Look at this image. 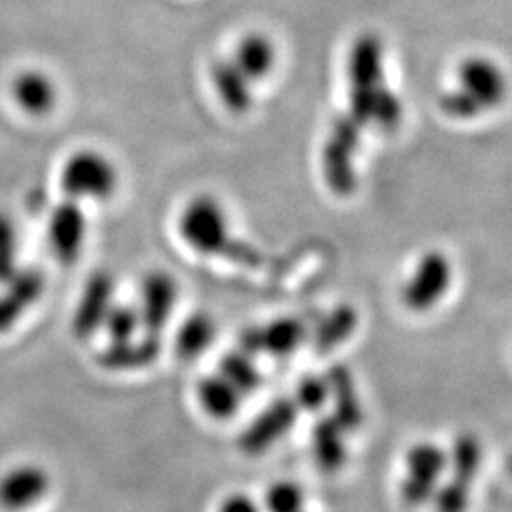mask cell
Segmentation results:
<instances>
[{"label":"cell","mask_w":512,"mask_h":512,"mask_svg":"<svg viewBox=\"0 0 512 512\" xmlns=\"http://www.w3.org/2000/svg\"><path fill=\"white\" fill-rule=\"evenodd\" d=\"M300 410L291 397L268 404L239 435V450L245 456H260L283 439L298 420Z\"/></svg>","instance_id":"cell-9"},{"label":"cell","mask_w":512,"mask_h":512,"mask_svg":"<svg viewBox=\"0 0 512 512\" xmlns=\"http://www.w3.org/2000/svg\"><path fill=\"white\" fill-rule=\"evenodd\" d=\"M302 512H308V511H302Z\"/></svg>","instance_id":"cell-34"},{"label":"cell","mask_w":512,"mask_h":512,"mask_svg":"<svg viewBox=\"0 0 512 512\" xmlns=\"http://www.w3.org/2000/svg\"><path fill=\"white\" fill-rule=\"evenodd\" d=\"M359 329V313L348 304H340L325 319L319 323V327L313 332V348L321 355H327L330 351L346 344L349 338Z\"/></svg>","instance_id":"cell-22"},{"label":"cell","mask_w":512,"mask_h":512,"mask_svg":"<svg viewBox=\"0 0 512 512\" xmlns=\"http://www.w3.org/2000/svg\"><path fill=\"white\" fill-rule=\"evenodd\" d=\"M230 57L238 65L239 71L255 84L274 73L277 48L268 35L247 33L239 38L236 50Z\"/></svg>","instance_id":"cell-18"},{"label":"cell","mask_w":512,"mask_h":512,"mask_svg":"<svg viewBox=\"0 0 512 512\" xmlns=\"http://www.w3.org/2000/svg\"><path fill=\"white\" fill-rule=\"evenodd\" d=\"M217 332L219 327L213 315L205 311H194L184 319L175 332V353L184 361L198 359L213 346V342L217 340Z\"/></svg>","instance_id":"cell-20"},{"label":"cell","mask_w":512,"mask_h":512,"mask_svg":"<svg viewBox=\"0 0 512 512\" xmlns=\"http://www.w3.org/2000/svg\"><path fill=\"white\" fill-rule=\"evenodd\" d=\"M4 285L6 291L18 300L23 310L27 311L37 304L46 291V277L37 268H19Z\"/></svg>","instance_id":"cell-28"},{"label":"cell","mask_w":512,"mask_h":512,"mask_svg":"<svg viewBox=\"0 0 512 512\" xmlns=\"http://www.w3.org/2000/svg\"><path fill=\"white\" fill-rule=\"evenodd\" d=\"M177 234L184 247L200 256L239 258L243 264H255V249L245 245L239 249L232 236V222L224 203L213 194H198L184 203L177 217Z\"/></svg>","instance_id":"cell-3"},{"label":"cell","mask_w":512,"mask_h":512,"mask_svg":"<svg viewBox=\"0 0 512 512\" xmlns=\"http://www.w3.org/2000/svg\"><path fill=\"white\" fill-rule=\"evenodd\" d=\"M217 512H264V509L253 495L234 492L220 501Z\"/></svg>","instance_id":"cell-32"},{"label":"cell","mask_w":512,"mask_h":512,"mask_svg":"<svg viewBox=\"0 0 512 512\" xmlns=\"http://www.w3.org/2000/svg\"><path fill=\"white\" fill-rule=\"evenodd\" d=\"M196 403L207 418L226 421L236 418L245 401V395L220 372L205 374L196 384Z\"/></svg>","instance_id":"cell-16"},{"label":"cell","mask_w":512,"mask_h":512,"mask_svg":"<svg viewBox=\"0 0 512 512\" xmlns=\"http://www.w3.org/2000/svg\"><path fill=\"white\" fill-rule=\"evenodd\" d=\"M363 131L348 112L340 114L329 129L321 152V175L330 192L338 198H349L359 186L357 156L361 150Z\"/></svg>","instance_id":"cell-5"},{"label":"cell","mask_w":512,"mask_h":512,"mask_svg":"<svg viewBox=\"0 0 512 512\" xmlns=\"http://www.w3.org/2000/svg\"><path fill=\"white\" fill-rule=\"evenodd\" d=\"M349 116L363 129L393 133L404 120V103L387 78L384 38L366 31L351 42L346 59Z\"/></svg>","instance_id":"cell-1"},{"label":"cell","mask_w":512,"mask_h":512,"mask_svg":"<svg viewBox=\"0 0 512 512\" xmlns=\"http://www.w3.org/2000/svg\"><path fill=\"white\" fill-rule=\"evenodd\" d=\"M162 355V336L143 332L137 338L110 344L97 355V363L110 372H139L154 365Z\"/></svg>","instance_id":"cell-13"},{"label":"cell","mask_w":512,"mask_h":512,"mask_svg":"<svg viewBox=\"0 0 512 512\" xmlns=\"http://www.w3.org/2000/svg\"><path fill=\"white\" fill-rule=\"evenodd\" d=\"M12 95L18 107L33 116H44L57 103V88L54 80L42 71L27 69L14 78Z\"/></svg>","instance_id":"cell-19"},{"label":"cell","mask_w":512,"mask_h":512,"mask_svg":"<svg viewBox=\"0 0 512 512\" xmlns=\"http://www.w3.org/2000/svg\"><path fill=\"white\" fill-rule=\"evenodd\" d=\"M264 512H302L306 511V492L293 480H277L262 499Z\"/></svg>","instance_id":"cell-26"},{"label":"cell","mask_w":512,"mask_h":512,"mask_svg":"<svg viewBox=\"0 0 512 512\" xmlns=\"http://www.w3.org/2000/svg\"><path fill=\"white\" fill-rule=\"evenodd\" d=\"M179 283L175 275L165 270H152L143 275L139 283L137 308L141 313L145 332L160 334L169 325L179 302Z\"/></svg>","instance_id":"cell-11"},{"label":"cell","mask_w":512,"mask_h":512,"mask_svg":"<svg viewBox=\"0 0 512 512\" xmlns=\"http://www.w3.org/2000/svg\"><path fill=\"white\" fill-rule=\"evenodd\" d=\"M348 431L332 416L321 418L311 429V456L321 473H340L349 459Z\"/></svg>","instance_id":"cell-14"},{"label":"cell","mask_w":512,"mask_h":512,"mask_svg":"<svg viewBox=\"0 0 512 512\" xmlns=\"http://www.w3.org/2000/svg\"><path fill=\"white\" fill-rule=\"evenodd\" d=\"M310 332L304 321L296 317H279L260 327V349L277 359L289 357L302 348Z\"/></svg>","instance_id":"cell-21"},{"label":"cell","mask_w":512,"mask_h":512,"mask_svg":"<svg viewBox=\"0 0 512 512\" xmlns=\"http://www.w3.org/2000/svg\"><path fill=\"white\" fill-rule=\"evenodd\" d=\"M224 378H228L239 391L249 397L262 385V372L256 365L255 357L247 355L241 349H232L220 359L219 368Z\"/></svg>","instance_id":"cell-24"},{"label":"cell","mask_w":512,"mask_h":512,"mask_svg":"<svg viewBox=\"0 0 512 512\" xmlns=\"http://www.w3.org/2000/svg\"><path fill=\"white\" fill-rule=\"evenodd\" d=\"M18 228L8 215H0V283L4 285L19 270Z\"/></svg>","instance_id":"cell-30"},{"label":"cell","mask_w":512,"mask_h":512,"mask_svg":"<svg viewBox=\"0 0 512 512\" xmlns=\"http://www.w3.org/2000/svg\"><path fill=\"white\" fill-rule=\"evenodd\" d=\"M473 490L475 486L446 475L431 501V507L435 512H467L471 507Z\"/></svg>","instance_id":"cell-29"},{"label":"cell","mask_w":512,"mask_h":512,"mask_svg":"<svg viewBox=\"0 0 512 512\" xmlns=\"http://www.w3.org/2000/svg\"><path fill=\"white\" fill-rule=\"evenodd\" d=\"M291 399H293L296 408L300 412L319 414L330 403V389L327 378L319 376V374L302 376L300 382L294 387Z\"/></svg>","instance_id":"cell-27"},{"label":"cell","mask_w":512,"mask_h":512,"mask_svg":"<svg viewBox=\"0 0 512 512\" xmlns=\"http://www.w3.org/2000/svg\"><path fill=\"white\" fill-rule=\"evenodd\" d=\"M454 283V262L440 249L421 253L404 279L401 302L416 315L435 310L450 293Z\"/></svg>","instance_id":"cell-7"},{"label":"cell","mask_w":512,"mask_h":512,"mask_svg":"<svg viewBox=\"0 0 512 512\" xmlns=\"http://www.w3.org/2000/svg\"><path fill=\"white\" fill-rule=\"evenodd\" d=\"M325 378L329 382V404L334 408L332 418L348 433L359 431L365 421V410L351 370L346 365L332 366Z\"/></svg>","instance_id":"cell-15"},{"label":"cell","mask_w":512,"mask_h":512,"mask_svg":"<svg viewBox=\"0 0 512 512\" xmlns=\"http://www.w3.org/2000/svg\"><path fill=\"white\" fill-rule=\"evenodd\" d=\"M509 92V74L501 63L488 55H467L459 61L450 86L440 95L439 107L450 120L473 122L501 109Z\"/></svg>","instance_id":"cell-2"},{"label":"cell","mask_w":512,"mask_h":512,"mask_svg":"<svg viewBox=\"0 0 512 512\" xmlns=\"http://www.w3.org/2000/svg\"><path fill=\"white\" fill-rule=\"evenodd\" d=\"M48 247L55 260L63 266H74L86 249L88 217L82 203L63 200L50 211L46 228Z\"/></svg>","instance_id":"cell-8"},{"label":"cell","mask_w":512,"mask_h":512,"mask_svg":"<svg viewBox=\"0 0 512 512\" xmlns=\"http://www.w3.org/2000/svg\"><path fill=\"white\" fill-rule=\"evenodd\" d=\"M507 471H509V475L512 476V454L509 456V459H507Z\"/></svg>","instance_id":"cell-33"},{"label":"cell","mask_w":512,"mask_h":512,"mask_svg":"<svg viewBox=\"0 0 512 512\" xmlns=\"http://www.w3.org/2000/svg\"><path fill=\"white\" fill-rule=\"evenodd\" d=\"M448 450V471L446 475L454 476L465 484L475 486L484 467V444L475 433H459L452 440Z\"/></svg>","instance_id":"cell-23"},{"label":"cell","mask_w":512,"mask_h":512,"mask_svg":"<svg viewBox=\"0 0 512 512\" xmlns=\"http://www.w3.org/2000/svg\"><path fill=\"white\" fill-rule=\"evenodd\" d=\"M50 473L37 463H21L0 476V507L10 512L29 511L50 494Z\"/></svg>","instance_id":"cell-12"},{"label":"cell","mask_w":512,"mask_h":512,"mask_svg":"<svg viewBox=\"0 0 512 512\" xmlns=\"http://www.w3.org/2000/svg\"><path fill=\"white\" fill-rule=\"evenodd\" d=\"M23 313H25L23 306L19 304L12 294L8 293V291L0 294V334L14 329Z\"/></svg>","instance_id":"cell-31"},{"label":"cell","mask_w":512,"mask_h":512,"mask_svg":"<svg viewBox=\"0 0 512 512\" xmlns=\"http://www.w3.org/2000/svg\"><path fill=\"white\" fill-rule=\"evenodd\" d=\"M448 471V450L433 440L414 442L404 454L399 494L404 505L421 509L431 505Z\"/></svg>","instance_id":"cell-6"},{"label":"cell","mask_w":512,"mask_h":512,"mask_svg":"<svg viewBox=\"0 0 512 512\" xmlns=\"http://www.w3.org/2000/svg\"><path fill=\"white\" fill-rule=\"evenodd\" d=\"M59 186L67 200L73 202H110L118 192L120 173L116 164L101 150L82 148L63 164Z\"/></svg>","instance_id":"cell-4"},{"label":"cell","mask_w":512,"mask_h":512,"mask_svg":"<svg viewBox=\"0 0 512 512\" xmlns=\"http://www.w3.org/2000/svg\"><path fill=\"white\" fill-rule=\"evenodd\" d=\"M116 302V283L109 272H93L84 283L74 306L71 329L78 340H90L107 321L110 308Z\"/></svg>","instance_id":"cell-10"},{"label":"cell","mask_w":512,"mask_h":512,"mask_svg":"<svg viewBox=\"0 0 512 512\" xmlns=\"http://www.w3.org/2000/svg\"><path fill=\"white\" fill-rule=\"evenodd\" d=\"M103 330L107 332L110 344H120L137 338L143 334V321L137 304H126V302H114L110 308L107 321L103 325Z\"/></svg>","instance_id":"cell-25"},{"label":"cell","mask_w":512,"mask_h":512,"mask_svg":"<svg viewBox=\"0 0 512 512\" xmlns=\"http://www.w3.org/2000/svg\"><path fill=\"white\" fill-rule=\"evenodd\" d=\"M211 84L219 97L222 107L241 116L253 107V82L241 73L232 57H224L211 65Z\"/></svg>","instance_id":"cell-17"}]
</instances>
